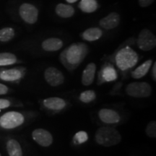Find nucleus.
Masks as SVG:
<instances>
[{
	"label": "nucleus",
	"instance_id": "nucleus-1",
	"mask_svg": "<svg viewBox=\"0 0 156 156\" xmlns=\"http://www.w3.org/2000/svg\"><path fill=\"white\" fill-rule=\"evenodd\" d=\"M140 58L141 56L131 45L124 41L114 51V53L104 56L103 59L112 62L118 73L123 77H126L135 67Z\"/></svg>",
	"mask_w": 156,
	"mask_h": 156
},
{
	"label": "nucleus",
	"instance_id": "nucleus-2",
	"mask_svg": "<svg viewBox=\"0 0 156 156\" xmlns=\"http://www.w3.org/2000/svg\"><path fill=\"white\" fill-rule=\"evenodd\" d=\"M89 51V46L85 43H73L61 52L59 61L68 71H74L84 62Z\"/></svg>",
	"mask_w": 156,
	"mask_h": 156
},
{
	"label": "nucleus",
	"instance_id": "nucleus-3",
	"mask_svg": "<svg viewBox=\"0 0 156 156\" xmlns=\"http://www.w3.org/2000/svg\"><path fill=\"white\" fill-rule=\"evenodd\" d=\"M95 140L97 144L103 147H112L122 141V135L116 128L103 126L99 127L95 134Z\"/></svg>",
	"mask_w": 156,
	"mask_h": 156
},
{
	"label": "nucleus",
	"instance_id": "nucleus-4",
	"mask_svg": "<svg viewBox=\"0 0 156 156\" xmlns=\"http://www.w3.org/2000/svg\"><path fill=\"white\" fill-rule=\"evenodd\" d=\"M126 43L136 46L143 51H150L155 48L156 37L155 35L148 28H143L136 37H131L125 41Z\"/></svg>",
	"mask_w": 156,
	"mask_h": 156
},
{
	"label": "nucleus",
	"instance_id": "nucleus-5",
	"mask_svg": "<svg viewBox=\"0 0 156 156\" xmlns=\"http://www.w3.org/2000/svg\"><path fill=\"white\" fill-rule=\"evenodd\" d=\"M42 110L51 114H56L63 112L69 106V102L60 97H48L40 101Z\"/></svg>",
	"mask_w": 156,
	"mask_h": 156
},
{
	"label": "nucleus",
	"instance_id": "nucleus-6",
	"mask_svg": "<svg viewBox=\"0 0 156 156\" xmlns=\"http://www.w3.org/2000/svg\"><path fill=\"white\" fill-rule=\"evenodd\" d=\"M26 117L20 112H7L0 116V127L4 129H13L25 124Z\"/></svg>",
	"mask_w": 156,
	"mask_h": 156
},
{
	"label": "nucleus",
	"instance_id": "nucleus-7",
	"mask_svg": "<svg viewBox=\"0 0 156 156\" xmlns=\"http://www.w3.org/2000/svg\"><path fill=\"white\" fill-rule=\"evenodd\" d=\"M103 63L98 73L97 84L98 85L113 83L119 78V73L114 64L108 60L103 59Z\"/></svg>",
	"mask_w": 156,
	"mask_h": 156
},
{
	"label": "nucleus",
	"instance_id": "nucleus-8",
	"mask_svg": "<svg viewBox=\"0 0 156 156\" xmlns=\"http://www.w3.org/2000/svg\"><path fill=\"white\" fill-rule=\"evenodd\" d=\"M152 93V86L146 82H133L125 87L126 94L134 98H145L151 96Z\"/></svg>",
	"mask_w": 156,
	"mask_h": 156
},
{
	"label": "nucleus",
	"instance_id": "nucleus-9",
	"mask_svg": "<svg viewBox=\"0 0 156 156\" xmlns=\"http://www.w3.org/2000/svg\"><path fill=\"white\" fill-rule=\"evenodd\" d=\"M18 15L23 22L29 25H34L38 22L39 9L36 5L30 2H23L17 9Z\"/></svg>",
	"mask_w": 156,
	"mask_h": 156
},
{
	"label": "nucleus",
	"instance_id": "nucleus-10",
	"mask_svg": "<svg viewBox=\"0 0 156 156\" xmlns=\"http://www.w3.org/2000/svg\"><path fill=\"white\" fill-rule=\"evenodd\" d=\"M44 77L45 81L50 86L56 87L64 83L65 77L62 71L55 67H49L44 70Z\"/></svg>",
	"mask_w": 156,
	"mask_h": 156
},
{
	"label": "nucleus",
	"instance_id": "nucleus-11",
	"mask_svg": "<svg viewBox=\"0 0 156 156\" xmlns=\"http://www.w3.org/2000/svg\"><path fill=\"white\" fill-rule=\"evenodd\" d=\"M98 117L103 124L106 125H116L119 124L122 117L119 113L112 108H103L98 112Z\"/></svg>",
	"mask_w": 156,
	"mask_h": 156
},
{
	"label": "nucleus",
	"instance_id": "nucleus-12",
	"mask_svg": "<svg viewBox=\"0 0 156 156\" xmlns=\"http://www.w3.org/2000/svg\"><path fill=\"white\" fill-rule=\"evenodd\" d=\"M121 23V15L118 12L113 11L98 21V27L105 30H112L116 28Z\"/></svg>",
	"mask_w": 156,
	"mask_h": 156
},
{
	"label": "nucleus",
	"instance_id": "nucleus-13",
	"mask_svg": "<svg viewBox=\"0 0 156 156\" xmlns=\"http://www.w3.org/2000/svg\"><path fill=\"white\" fill-rule=\"evenodd\" d=\"M32 138L38 145L44 147H49L54 142L52 134L44 128H38L34 129L32 132Z\"/></svg>",
	"mask_w": 156,
	"mask_h": 156
},
{
	"label": "nucleus",
	"instance_id": "nucleus-14",
	"mask_svg": "<svg viewBox=\"0 0 156 156\" xmlns=\"http://www.w3.org/2000/svg\"><path fill=\"white\" fill-rule=\"evenodd\" d=\"M25 68L15 67L12 69L0 70V80L5 82L17 83L24 77L25 74Z\"/></svg>",
	"mask_w": 156,
	"mask_h": 156
},
{
	"label": "nucleus",
	"instance_id": "nucleus-15",
	"mask_svg": "<svg viewBox=\"0 0 156 156\" xmlns=\"http://www.w3.org/2000/svg\"><path fill=\"white\" fill-rule=\"evenodd\" d=\"M64 45V41L58 37H48L41 43V48L43 51L53 53L61 50Z\"/></svg>",
	"mask_w": 156,
	"mask_h": 156
},
{
	"label": "nucleus",
	"instance_id": "nucleus-16",
	"mask_svg": "<svg viewBox=\"0 0 156 156\" xmlns=\"http://www.w3.org/2000/svg\"><path fill=\"white\" fill-rule=\"evenodd\" d=\"M103 36V30L100 27H90L85 29L80 34L83 41L87 42H94L98 41Z\"/></svg>",
	"mask_w": 156,
	"mask_h": 156
},
{
	"label": "nucleus",
	"instance_id": "nucleus-17",
	"mask_svg": "<svg viewBox=\"0 0 156 156\" xmlns=\"http://www.w3.org/2000/svg\"><path fill=\"white\" fill-rule=\"evenodd\" d=\"M96 64L93 62H90L85 67L82 73L81 81L82 84L85 86H90L94 83L96 73Z\"/></svg>",
	"mask_w": 156,
	"mask_h": 156
},
{
	"label": "nucleus",
	"instance_id": "nucleus-18",
	"mask_svg": "<svg viewBox=\"0 0 156 156\" xmlns=\"http://www.w3.org/2000/svg\"><path fill=\"white\" fill-rule=\"evenodd\" d=\"M55 14L58 17L63 19H69L75 14V8L70 4L58 3L54 8Z\"/></svg>",
	"mask_w": 156,
	"mask_h": 156
},
{
	"label": "nucleus",
	"instance_id": "nucleus-19",
	"mask_svg": "<svg viewBox=\"0 0 156 156\" xmlns=\"http://www.w3.org/2000/svg\"><path fill=\"white\" fill-rule=\"evenodd\" d=\"M153 63V60L152 58L146 60V61L144 62L143 63H142L138 67H136V68L132 69L129 73L130 76L133 79L136 80H139L144 77L148 73V72L150 71Z\"/></svg>",
	"mask_w": 156,
	"mask_h": 156
},
{
	"label": "nucleus",
	"instance_id": "nucleus-20",
	"mask_svg": "<svg viewBox=\"0 0 156 156\" xmlns=\"http://www.w3.org/2000/svg\"><path fill=\"white\" fill-rule=\"evenodd\" d=\"M77 7L83 12L90 14L100 8L101 5L98 0H80L78 3Z\"/></svg>",
	"mask_w": 156,
	"mask_h": 156
},
{
	"label": "nucleus",
	"instance_id": "nucleus-21",
	"mask_svg": "<svg viewBox=\"0 0 156 156\" xmlns=\"http://www.w3.org/2000/svg\"><path fill=\"white\" fill-rule=\"evenodd\" d=\"M7 151L9 156H23L20 145L16 140H9L7 142Z\"/></svg>",
	"mask_w": 156,
	"mask_h": 156
},
{
	"label": "nucleus",
	"instance_id": "nucleus-22",
	"mask_svg": "<svg viewBox=\"0 0 156 156\" xmlns=\"http://www.w3.org/2000/svg\"><path fill=\"white\" fill-rule=\"evenodd\" d=\"M18 62V58L14 54L9 53V52L0 53V67L12 65Z\"/></svg>",
	"mask_w": 156,
	"mask_h": 156
},
{
	"label": "nucleus",
	"instance_id": "nucleus-23",
	"mask_svg": "<svg viewBox=\"0 0 156 156\" xmlns=\"http://www.w3.org/2000/svg\"><path fill=\"white\" fill-rule=\"evenodd\" d=\"M96 93H95L93 90H87L82 92L79 95L78 100L82 103L87 104V103H90L93 102V101L96 99Z\"/></svg>",
	"mask_w": 156,
	"mask_h": 156
},
{
	"label": "nucleus",
	"instance_id": "nucleus-24",
	"mask_svg": "<svg viewBox=\"0 0 156 156\" xmlns=\"http://www.w3.org/2000/svg\"><path fill=\"white\" fill-rule=\"evenodd\" d=\"M15 29L6 27L0 29V42H8L15 37Z\"/></svg>",
	"mask_w": 156,
	"mask_h": 156
},
{
	"label": "nucleus",
	"instance_id": "nucleus-25",
	"mask_svg": "<svg viewBox=\"0 0 156 156\" xmlns=\"http://www.w3.org/2000/svg\"><path fill=\"white\" fill-rule=\"evenodd\" d=\"M89 139V135L87 132L80 130L78 131L75 134V135L73 137V144L75 146H78L83 145L87 142Z\"/></svg>",
	"mask_w": 156,
	"mask_h": 156
},
{
	"label": "nucleus",
	"instance_id": "nucleus-26",
	"mask_svg": "<svg viewBox=\"0 0 156 156\" xmlns=\"http://www.w3.org/2000/svg\"><path fill=\"white\" fill-rule=\"evenodd\" d=\"M146 135L151 138L156 137V122L155 121H151V122L148 123L146 126L145 129Z\"/></svg>",
	"mask_w": 156,
	"mask_h": 156
},
{
	"label": "nucleus",
	"instance_id": "nucleus-27",
	"mask_svg": "<svg viewBox=\"0 0 156 156\" xmlns=\"http://www.w3.org/2000/svg\"><path fill=\"white\" fill-rule=\"evenodd\" d=\"M12 106V102L8 99L0 98V110L9 108Z\"/></svg>",
	"mask_w": 156,
	"mask_h": 156
},
{
	"label": "nucleus",
	"instance_id": "nucleus-28",
	"mask_svg": "<svg viewBox=\"0 0 156 156\" xmlns=\"http://www.w3.org/2000/svg\"><path fill=\"white\" fill-rule=\"evenodd\" d=\"M140 7L142 8H146L153 5L155 0H137Z\"/></svg>",
	"mask_w": 156,
	"mask_h": 156
},
{
	"label": "nucleus",
	"instance_id": "nucleus-29",
	"mask_svg": "<svg viewBox=\"0 0 156 156\" xmlns=\"http://www.w3.org/2000/svg\"><path fill=\"white\" fill-rule=\"evenodd\" d=\"M151 77L154 82H156V62H154L151 66Z\"/></svg>",
	"mask_w": 156,
	"mask_h": 156
},
{
	"label": "nucleus",
	"instance_id": "nucleus-30",
	"mask_svg": "<svg viewBox=\"0 0 156 156\" xmlns=\"http://www.w3.org/2000/svg\"><path fill=\"white\" fill-rule=\"evenodd\" d=\"M8 92L9 87L2 83H0V95L7 94Z\"/></svg>",
	"mask_w": 156,
	"mask_h": 156
},
{
	"label": "nucleus",
	"instance_id": "nucleus-31",
	"mask_svg": "<svg viewBox=\"0 0 156 156\" xmlns=\"http://www.w3.org/2000/svg\"><path fill=\"white\" fill-rule=\"evenodd\" d=\"M65 1L67 2V4H70V5H71V4H74V3L77 2L79 1V0H65Z\"/></svg>",
	"mask_w": 156,
	"mask_h": 156
},
{
	"label": "nucleus",
	"instance_id": "nucleus-32",
	"mask_svg": "<svg viewBox=\"0 0 156 156\" xmlns=\"http://www.w3.org/2000/svg\"><path fill=\"white\" fill-rule=\"evenodd\" d=\"M0 156H2V155H1V154H0Z\"/></svg>",
	"mask_w": 156,
	"mask_h": 156
}]
</instances>
